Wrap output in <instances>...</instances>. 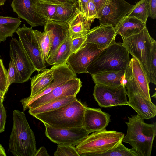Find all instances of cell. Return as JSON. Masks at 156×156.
<instances>
[{"instance_id":"obj_43","label":"cell","mask_w":156,"mask_h":156,"mask_svg":"<svg viewBox=\"0 0 156 156\" xmlns=\"http://www.w3.org/2000/svg\"><path fill=\"white\" fill-rule=\"evenodd\" d=\"M34 156H50L44 146L41 147L37 151Z\"/></svg>"},{"instance_id":"obj_2","label":"cell","mask_w":156,"mask_h":156,"mask_svg":"<svg viewBox=\"0 0 156 156\" xmlns=\"http://www.w3.org/2000/svg\"><path fill=\"white\" fill-rule=\"evenodd\" d=\"M13 115L8 151L16 156H34L37 151L35 137L25 114L14 110Z\"/></svg>"},{"instance_id":"obj_15","label":"cell","mask_w":156,"mask_h":156,"mask_svg":"<svg viewBox=\"0 0 156 156\" xmlns=\"http://www.w3.org/2000/svg\"><path fill=\"white\" fill-rule=\"evenodd\" d=\"M134 6L125 0H112L104 9L98 18L100 24L110 25L115 27L128 14Z\"/></svg>"},{"instance_id":"obj_40","label":"cell","mask_w":156,"mask_h":156,"mask_svg":"<svg viewBox=\"0 0 156 156\" xmlns=\"http://www.w3.org/2000/svg\"><path fill=\"white\" fill-rule=\"evenodd\" d=\"M7 117L6 111L3 103L0 104V133L5 130Z\"/></svg>"},{"instance_id":"obj_30","label":"cell","mask_w":156,"mask_h":156,"mask_svg":"<svg viewBox=\"0 0 156 156\" xmlns=\"http://www.w3.org/2000/svg\"><path fill=\"white\" fill-rule=\"evenodd\" d=\"M33 31L41 51L43 60L46 63L52 44L51 36L49 32L44 30L42 32L36 30Z\"/></svg>"},{"instance_id":"obj_35","label":"cell","mask_w":156,"mask_h":156,"mask_svg":"<svg viewBox=\"0 0 156 156\" xmlns=\"http://www.w3.org/2000/svg\"><path fill=\"white\" fill-rule=\"evenodd\" d=\"M151 71L153 77L156 81V41L153 42L150 58Z\"/></svg>"},{"instance_id":"obj_23","label":"cell","mask_w":156,"mask_h":156,"mask_svg":"<svg viewBox=\"0 0 156 156\" xmlns=\"http://www.w3.org/2000/svg\"><path fill=\"white\" fill-rule=\"evenodd\" d=\"M146 27V24L140 20L126 16L114 28L117 34L123 39L138 33Z\"/></svg>"},{"instance_id":"obj_38","label":"cell","mask_w":156,"mask_h":156,"mask_svg":"<svg viewBox=\"0 0 156 156\" xmlns=\"http://www.w3.org/2000/svg\"><path fill=\"white\" fill-rule=\"evenodd\" d=\"M84 16L88 19L98 18V15L93 0H90Z\"/></svg>"},{"instance_id":"obj_25","label":"cell","mask_w":156,"mask_h":156,"mask_svg":"<svg viewBox=\"0 0 156 156\" xmlns=\"http://www.w3.org/2000/svg\"><path fill=\"white\" fill-rule=\"evenodd\" d=\"M78 2H66L56 5L55 14L52 20L67 23L78 12Z\"/></svg>"},{"instance_id":"obj_20","label":"cell","mask_w":156,"mask_h":156,"mask_svg":"<svg viewBox=\"0 0 156 156\" xmlns=\"http://www.w3.org/2000/svg\"><path fill=\"white\" fill-rule=\"evenodd\" d=\"M91 76L95 84L115 87L121 85L125 86L127 82L124 70L101 72Z\"/></svg>"},{"instance_id":"obj_5","label":"cell","mask_w":156,"mask_h":156,"mask_svg":"<svg viewBox=\"0 0 156 156\" xmlns=\"http://www.w3.org/2000/svg\"><path fill=\"white\" fill-rule=\"evenodd\" d=\"M124 136L122 132L105 129L88 135L75 147L80 156H98L116 147Z\"/></svg>"},{"instance_id":"obj_48","label":"cell","mask_w":156,"mask_h":156,"mask_svg":"<svg viewBox=\"0 0 156 156\" xmlns=\"http://www.w3.org/2000/svg\"><path fill=\"white\" fill-rule=\"evenodd\" d=\"M6 0H0V6L4 5Z\"/></svg>"},{"instance_id":"obj_32","label":"cell","mask_w":156,"mask_h":156,"mask_svg":"<svg viewBox=\"0 0 156 156\" xmlns=\"http://www.w3.org/2000/svg\"><path fill=\"white\" fill-rule=\"evenodd\" d=\"M98 156H138L132 148L129 149L120 142L116 147Z\"/></svg>"},{"instance_id":"obj_24","label":"cell","mask_w":156,"mask_h":156,"mask_svg":"<svg viewBox=\"0 0 156 156\" xmlns=\"http://www.w3.org/2000/svg\"><path fill=\"white\" fill-rule=\"evenodd\" d=\"M54 79L51 69L45 68L31 79V94L32 97L44 90L52 82Z\"/></svg>"},{"instance_id":"obj_8","label":"cell","mask_w":156,"mask_h":156,"mask_svg":"<svg viewBox=\"0 0 156 156\" xmlns=\"http://www.w3.org/2000/svg\"><path fill=\"white\" fill-rule=\"evenodd\" d=\"M9 56L16 71L14 83L27 81L36 69L20 41L15 38L10 42Z\"/></svg>"},{"instance_id":"obj_12","label":"cell","mask_w":156,"mask_h":156,"mask_svg":"<svg viewBox=\"0 0 156 156\" xmlns=\"http://www.w3.org/2000/svg\"><path fill=\"white\" fill-rule=\"evenodd\" d=\"M46 136L58 144L76 145L89 134L83 126L58 129L44 124Z\"/></svg>"},{"instance_id":"obj_1","label":"cell","mask_w":156,"mask_h":156,"mask_svg":"<svg viewBox=\"0 0 156 156\" xmlns=\"http://www.w3.org/2000/svg\"><path fill=\"white\" fill-rule=\"evenodd\" d=\"M126 135L122 142L128 143L138 156H150L156 135V122L145 123L137 114L128 117Z\"/></svg>"},{"instance_id":"obj_10","label":"cell","mask_w":156,"mask_h":156,"mask_svg":"<svg viewBox=\"0 0 156 156\" xmlns=\"http://www.w3.org/2000/svg\"><path fill=\"white\" fill-rule=\"evenodd\" d=\"M16 33L18 35L19 41L36 71L39 72L46 68V63L43 60L32 27H27L23 24L22 27L18 28Z\"/></svg>"},{"instance_id":"obj_4","label":"cell","mask_w":156,"mask_h":156,"mask_svg":"<svg viewBox=\"0 0 156 156\" xmlns=\"http://www.w3.org/2000/svg\"><path fill=\"white\" fill-rule=\"evenodd\" d=\"M129 53L121 43L116 42L103 50L89 65L91 75L107 71L126 70L130 61Z\"/></svg>"},{"instance_id":"obj_36","label":"cell","mask_w":156,"mask_h":156,"mask_svg":"<svg viewBox=\"0 0 156 156\" xmlns=\"http://www.w3.org/2000/svg\"><path fill=\"white\" fill-rule=\"evenodd\" d=\"M87 34L83 37L72 39L71 49L72 53H76L87 42Z\"/></svg>"},{"instance_id":"obj_28","label":"cell","mask_w":156,"mask_h":156,"mask_svg":"<svg viewBox=\"0 0 156 156\" xmlns=\"http://www.w3.org/2000/svg\"><path fill=\"white\" fill-rule=\"evenodd\" d=\"M72 39L69 35L61 44L55 53L47 63L54 65L63 64L72 53Z\"/></svg>"},{"instance_id":"obj_22","label":"cell","mask_w":156,"mask_h":156,"mask_svg":"<svg viewBox=\"0 0 156 156\" xmlns=\"http://www.w3.org/2000/svg\"><path fill=\"white\" fill-rule=\"evenodd\" d=\"M94 19H88L79 11L67 23L69 35L72 39L85 35L90 30Z\"/></svg>"},{"instance_id":"obj_14","label":"cell","mask_w":156,"mask_h":156,"mask_svg":"<svg viewBox=\"0 0 156 156\" xmlns=\"http://www.w3.org/2000/svg\"><path fill=\"white\" fill-rule=\"evenodd\" d=\"M51 69L53 71L54 76L52 83L44 90L34 96H29L21 99V102L23 108L37 99L49 93L56 87L72 78L76 77V74L69 68L66 63L53 65Z\"/></svg>"},{"instance_id":"obj_3","label":"cell","mask_w":156,"mask_h":156,"mask_svg":"<svg viewBox=\"0 0 156 156\" xmlns=\"http://www.w3.org/2000/svg\"><path fill=\"white\" fill-rule=\"evenodd\" d=\"M85 107L76 99L55 110L33 116L44 124L56 128L83 127Z\"/></svg>"},{"instance_id":"obj_13","label":"cell","mask_w":156,"mask_h":156,"mask_svg":"<svg viewBox=\"0 0 156 156\" xmlns=\"http://www.w3.org/2000/svg\"><path fill=\"white\" fill-rule=\"evenodd\" d=\"M82 86L80 78H72L53 89L49 93L42 96L23 108V111L38 107L52 100L62 97L76 96Z\"/></svg>"},{"instance_id":"obj_16","label":"cell","mask_w":156,"mask_h":156,"mask_svg":"<svg viewBox=\"0 0 156 156\" xmlns=\"http://www.w3.org/2000/svg\"><path fill=\"white\" fill-rule=\"evenodd\" d=\"M11 6L18 18L25 20L32 27L44 26L47 22L38 13L35 0H13Z\"/></svg>"},{"instance_id":"obj_27","label":"cell","mask_w":156,"mask_h":156,"mask_svg":"<svg viewBox=\"0 0 156 156\" xmlns=\"http://www.w3.org/2000/svg\"><path fill=\"white\" fill-rule=\"evenodd\" d=\"M76 99V96L62 97L52 100L35 108L29 109V112L33 116L36 114L53 111Z\"/></svg>"},{"instance_id":"obj_42","label":"cell","mask_w":156,"mask_h":156,"mask_svg":"<svg viewBox=\"0 0 156 156\" xmlns=\"http://www.w3.org/2000/svg\"><path fill=\"white\" fill-rule=\"evenodd\" d=\"M90 0H78L79 11L83 13L85 15Z\"/></svg>"},{"instance_id":"obj_44","label":"cell","mask_w":156,"mask_h":156,"mask_svg":"<svg viewBox=\"0 0 156 156\" xmlns=\"http://www.w3.org/2000/svg\"><path fill=\"white\" fill-rule=\"evenodd\" d=\"M6 153L3 146L0 144V156H6Z\"/></svg>"},{"instance_id":"obj_26","label":"cell","mask_w":156,"mask_h":156,"mask_svg":"<svg viewBox=\"0 0 156 156\" xmlns=\"http://www.w3.org/2000/svg\"><path fill=\"white\" fill-rule=\"evenodd\" d=\"M20 18L0 16V43L13 36L21 23Z\"/></svg>"},{"instance_id":"obj_39","label":"cell","mask_w":156,"mask_h":156,"mask_svg":"<svg viewBox=\"0 0 156 156\" xmlns=\"http://www.w3.org/2000/svg\"><path fill=\"white\" fill-rule=\"evenodd\" d=\"M112 0H93L98 15H101L104 9L109 5Z\"/></svg>"},{"instance_id":"obj_47","label":"cell","mask_w":156,"mask_h":156,"mask_svg":"<svg viewBox=\"0 0 156 156\" xmlns=\"http://www.w3.org/2000/svg\"><path fill=\"white\" fill-rule=\"evenodd\" d=\"M67 2H71L72 3H74L76 2H77V1H78V0H66Z\"/></svg>"},{"instance_id":"obj_29","label":"cell","mask_w":156,"mask_h":156,"mask_svg":"<svg viewBox=\"0 0 156 156\" xmlns=\"http://www.w3.org/2000/svg\"><path fill=\"white\" fill-rule=\"evenodd\" d=\"M35 7L40 16L46 21L52 20L59 3L50 0H35Z\"/></svg>"},{"instance_id":"obj_11","label":"cell","mask_w":156,"mask_h":156,"mask_svg":"<svg viewBox=\"0 0 156 156\" xmlns=\"http://www.w3.org/2000/svg\"><path fill=\"white\" fill-rule=\"evenodd\" d=\"M102 51L95 44L87 42L76 52L71 54L66 63L76 74L87 73L88 67Z\"/></svg>"},{"instance_id":"obj_7","label":"cell","mask_w":156,"mask_h":156,"mask_svg":"<svg viewBox=\"0 0 156 156\" xmlns=\"http://www.w3.org/2000/svg\"><path fill=\"white\" fill-rule=\"evenodd\" d=\"M127 82L126 84L128 98V105L131 107L143 119H149L156 115V106L147 100L129 70H126Z\"/></svg>"},{"instance_id":"obj_49","label":"cell","mask_w":156,"mask_h":156,"mask_svg":"<svg viewBox=\"0 0 156 156\" xmlns=\"http://www.w3.org/2000/svg\"></svg>"},{"instance_id":"obj_19","label":"cell","mask_w":156,"mask_h":156,"mask_svg":"<svg viewBox=\"0 0 156 156\" xmlns=\"http://www.w3.org/2000/svg\"><path fill=\"white\" fill-rule=\"evenodd\" d=\"M44 26V30L49 32L52 39L51 46L46 61L47 63L69 34L68 24L66 23L48 20Z\"/></svg>"},{"instance_id":"obj_41","label":"cell","mask_w":156,"mask_h":156,"mask_svg":"<svg viewBox=\"0 0 156 156\" xmlns=\"http://www.w3.org/2000/svg\"><path fill=\"white\" fill-rule=\"evenodd\" d=\"M149 3L150 16L151 18H156V0H149Z\"/></svg>"},{"instance_id":"obj_17","label":"cell","mask_w":156,"mask_h":156,"mask_svg":"<svg viewBox=\"0 0 156 156\" xmlns=\"http://www.w3.org/2000/svg\"><path fill=\"white\" fill-rule=\"evenodd\" d=\"M117 35L112 25L100 24L89 30L87 42L95 44L98 49L103 50L115 42Z\"/></svg>"},{"instance_id":"obj_9","label":"cell","mask_w":156,"mask_h":156,"mask_svg":"<svg viewBox=\"0 0 156 156\" xmlns=\"http://www.w3.org/2000/svg\"><path fill=\"white\" fill-rule=\"evenodd\" d=\"M93 95L99 105L101 107L128 105L126 91L124 85L111 87L95 84Z\"/></svg>"},{"instance_id":"obj_46","label":"cell","mask_w":156,"mask_h":156,"mask_svg":"<svg viewBox=\"0 0 156 156\" xmlns=\"http://www.w3.org/2000/svg\"><path fill=\"white\" fill-rule=\"evenodd\" d=\"M4 95L1 91H0V104L3 103L4 100Z\"/></svg>"},{"instance_id":"obj_37","label":"cell","mask_w":156,"mask_h":156,"mask_svg":"<svg viewBox=\"0 0 156 156\" xmlns=\"http://www.w3.org/2000/svg\"><path fill=\"white\" fill-rule=\"evenodd\" d=\"M16 74V71L13 63L11 60L9 65L7 77L6 91L7 92L9 87L14 83Z\"/></svg>"},{"instance_id":"obj_31","label":"cell","mask_w":156,"mask_h":156,"mask_svg":"<svg viewBox=\"0 0 156 156\" xmlns=\"http://www.w3.org/2000/svg\"><path fill=\"white\" fill-rule=\"evenodd\" d=\"M127 16L135 17L146 24L150 16L149 0H140L138 2L129 12Z\"/></svg>"},{"instance_id":"obj_34","label":"cell","mask_w":156,"mask_h":156,"mask_svg":"<svg viewBox=\"0 0 156 156\" xmlns=\"http://www.w3.org/2000/svg\"><path fill=\"white\" fill-rule=\"evenodd\" d=\"M7 71L5 67L2 60L0 58V91L5 95L7 93L6 86Z\"/></svg>"},{"instance_id":"obj_45","label":"cell","mask_w":156,"mask_h":156,"mask_svg":"<svg viewBox=\"0 0 156 156\" xmlns=\"http://www.w3.org/2000/svg\"><path fill=\"white\" fill-rule=\"evenodd\" d=\"M54 2L58 3L59 4H62L66 2V0H50Z\"/></svg>"},{"instance_id":"obj_21","label":"cell","mask_w":156,"mask_h":156,"mask_svg":"<svg viewBox=\"0 0 156 156\" xmlns=\"http://www.w3.org/2000/svg\"><path fill=\"white\" fill-rule=\"evenodd\" d=\"M127 68L144 97L148 100L152 101L150 94L149 83L145 72L137 59L132 56Z\"/></svg>"},{"instance_id":"obj_18","label":"cell","mask_w":156,"mask_h":156,"mask_svg":"<svg viewBox=\"0 0 156 156\" xmlns=\"http://www.w3.org/2000/svg\"><path fill=\"white\" fill-rule=\"evenodd\" d=\"M110 115L100 108L86 106L83 119V127L89 134L106 129L110 121Z\"/></svg>"},{"instance_id":"obj_6","label":"cell","mask_w":156,"mask_h":156,"mask_svg":"<svg viewBox=\"0 0 156 156\" xmlns=\"http://www.w3.org/2000/svg\"><path fill=\"white\" fill-rule=\"evenodd\" d=\"M155 40L150 35L146 27L138 33L123 39V45L129 54L136 58L142 67L149 83L156 85L151 74L150 58Z\"/></svg>"},{"instance_id":"obj_33","label":"cell","mask_w":156,"mask_h":156,"mask_svg":"<svg viewBox=\"0 0 156 156\" xmlns=\"http://www.w3.org/2000/svg\"><path fill=\"white\" fill-rule=\"evenodd\" d=\"M54 156H80L74 146L65 144H58Z\"/></svg>"}]
</instances>
